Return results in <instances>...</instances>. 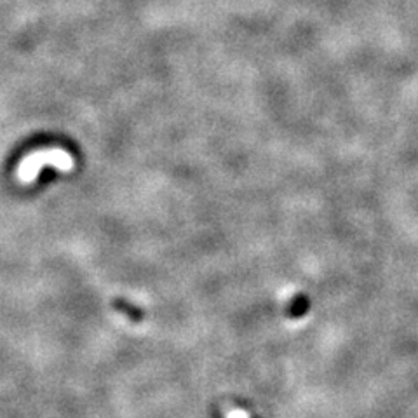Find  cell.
<instances>
[{
  "label": "cell",
  "mask_w": 418,
  "mask_h": 418,
  "mask_svg": "<svg viewBox=\"0 0 418 418\" xmlns=\"http://www.w3.org/2000/svg\"><path fill=\"white\" fill-rule=\"evenodd\" d=\"M309 310H310L309 297L303 293H300L290 302V305H288V309H286V314H288V317H291V319H302L305 314H309Z\"/></svg>",
  "instance_id": "6da1fadb"
},
{
  "label": "cell",
  "mask_w": 418,
  "mask_h": 418,
  "mask_svg": "<svg viewBox=\"0 0 418 418\" xmlns=\"http://www.w3.org/2000/svg\"><path fill=\"white\" fill-rule=\"evenodd\" d=\"M117 309H121L122 312L128 314V316L133 317V319H135V321H142L143 316H145V314H143L142 310L135 309V307L129 305V303H124V302H117Z\"/></svg>",
  "instance_id": "7a4b0ae2"
}]
</instances>
